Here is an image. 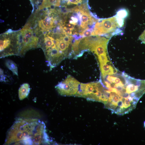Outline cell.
Instances as JSON below:
<instances>
[{
	"instance_id": "12",
	"label": "cell",
	"mask_w": 145,
	"mask_h": 145,
	"mask_svg": "<svg viewBox=\"0 0 145 145\" xmlns=\"http://www.w3.org/2000/svg\"><path fill=\"white\" fill-rule=\"evenodd\" d=\"M107 55L102 54L98 56L100 64L106 63L109 61L108 60Z\"/></svg>"
},
{
	"instance_id": "17",
	"label": "cell",
	"mask_w": 145,
	"mask_h": 145,
	"mask_svg": "<svg viewBox=\"0 0 145 145\" xmlns=\"http://www.w3.org/2000/svg\"><path fill=\"white\" fill-rule=\"evenodd\" d=\"M57 0H48V2L50 5L54 4L56 3Z\"/></svg>"
},
{
	"instance_id": "15",
	"label": "cell",
	"mask_w": 145,
	"mask_h": 145,
	"mask_svg": "<svg viewBox=\"0 0 145 145\" xmlns=\"http://www.w3.org/2000/svg\"><path fill=\"white\" fill-rule=\"evenodd\" d=\"M72 31V30L71 28L66 27H64V32L66 34H71Z\"/></svg>"
},
{
	"instance_id": "1",
	"label": "cell",
	"mask_w": 145,
	"mask_h": 145,
	"mask_svg": "<svg viewBox=\"0 0 145 145\" xmlns=\"http://www.w3.org/2000/svg\"><path fill=\"white\" fill-rule=\"evenodd\" d=\"M105 79L101 80L107 98L105 108L112 113L123 115L136 108L139 100L144 94V86L141 80L123 72L119 83L113 81L112 75H106Z\"/></svg>"
},
{
	"instance_id": "4",
	"label": "cell",
	"mask_w": 145,
	"mask_h": 145,
	"mask_svg": "<svg viewBox=\"0 0 145 145\" xmlns=\"http://www.w3.org/2000/svg\"><path fill=\"white\" fill-rule=\"evenodd\" d=\"M80 83L73 77L69 75L66 79L58 84L55 88L58 92L63 96H75Z\"/></svg>"
},
{
	"instance_id": "6",
	"label": "cell",
	"mask_w": 145,
	"mask_h": 145,
	"mask_svg": "<svg viewBox=\"0 0 145 145\" xmlns=\"http://www.w3.org/2000/svg\"><path fill=\"white\" fill-rule=\"evenodd\" d=\"M80 12L81 13V27L84 28L88 25L89 22L92 20V19L90 14L82 10Z\"/></svg>"
},
{
	"instance_id": "14",
	"label": "cell",
	"mask_w": 145,
	"mask_h": 145,
	"mask_svg": "<svg viewBox=\"0 0 145 145\" xmlns=\"http://www.w3.org/2000/svg\"><path fill=\"white\" fill-rule=\"evenodd\" d=\"M139 39L142 42L145 44V30L140 36Z\"/></svg>"
},
{
	"instance_id": "7",
	"label": "cell",
	"mask_w": 145,
	"mask_h": 145,
	"mask_svg": "<svg viewBox=\"0 0 145 145\" xmlns=\"http://www.w3.org/2000/svg\"><path fill=\"white\" fill-rule=\"evenodd\" d=\"M5 65L12 72L14 75L18 76V68L15 63L11 60H7L6 61Z\"/></svg>"
},
{
	"instance_id": "2",
	"label": "cell",
	"mask_w": 145,
	"mask_h": 145,
	"mask_svg": "<svg viewBox=\"0 0 145 145\" xmlns=\"http://www.w3.org/2000/svg\"><path fill=\"white\" fill-rule=\"evenodd\" d=\"M44 123L37 119H19L8 132L7 144L39 145L50 143Z\"/></svg>"
},
{
	"instance_id": "3",
	"label": "cell",
	"mask_w": 145,
	"mask_h": 145,
	"mask_svg": "<svg viewBox=\"0 0 145 145\" xmlns=\"http://www.w3.org/2000/svg\"><path fill=\"white\" fill-rule=\"evenodd\" d=\"M124 19L117 14L115 16L97 22L93 32V36L105 35L109 38L120 33L122 31L120 28L124 25Z\"/></svg>"
},
{
	"instance_id": "8",
	"label": "cell",
	"mask_w": 145,
	"mask_h": 145,
	"mask_svg": "<svg viewBox=\"0 0 145 145\" xmlns=\"http://www.w3.org/2000/svg\"><path fill=\"white\" fill-rule=\"evenodd\" d=\"M111 65L112 63L109 61L106 63L100 64V70L102 75H107L109 71L113 67Z\"/></svg>"
},
{
	"instance_id": "13",
	"label": "cell",
	"mask_w": 145,
	"mask_h": 145,
	"mask_svg": "<svg viewBox=\"0 0 145 145\" xmlns=\"http://www.w3.org/2000/svg\"><path fill=\"white\" fill-rule=\"evenodd\" d=\"M93 32L90 30L85 31L81 33L80 35L83 37H89L93 36Z\"/></svg>"
},
{
	"instance_id": "5",
	"label": "cell",
	"mask_w": 145,
	"mask_h": 145,
	"mask_svg": "<svg viewBox=\"0 0 145 145\" xmlns=\"http://www.w3.org/2000/svg\"><path fill=\"white\" fill-rule=\"evenodd\" d=\"M30 90V85L27 83L22 84L19 90V97L21 100H22L27 97Z\"/></svg>"
},
{
	"instance_id": "10",
	"label": "cell",
	"mask_w": 145,
	"mask_h": 145,
	"mask_svg": "<svg viewBox=\"0 0 145 145\" xmlns=\"http://www.w3.org/2000/svg\"><path fill=\"white\" fill-rule=\"evenodd\" d=\"M41 21L44 30L45 29H50L53 27V23L51 18L46 17Z\"/></svg>"
},
{
	"instance_id": "11",
	"label": "cell",
	"mask_w": 145,
	"mask_h": 145,
	"mask_svg": "<svg viewBox=\"0 0 145 145\" xmlns=\"http://www.w3.org/2000/svg\"><path fill=\"white\" fill-rule=\"evenodd\" d=\"M55 40L53 38L49 36L45 38V44L46 50H47L52 47L55 44L54 42Z\"/></svg>"
},
{
	"instance_id": "9",
	"label": "cell",
	"mask_w": 145,
	"mask_h": 145,
	"mask_svg": "<svg viewBox=\"0 0 145 145\" xmlns=\"http://www.w3.org/2000/svg\"><path fill=\"white\" fill-rule=\"evenodd\" d=\"M22 35L32 40L38 39V38L34 36L33 34L31 29L26 27L23 29L22 31Z\"/></svg>"
},
{
	"instance_id": "16",
	"label": "cell",
	"mask_w": 145,
	"mask_h": 145,
	"mask_svg": "<svg viewBox=\"0 0 145 145\" xmlns=\"http://www.w3.org/2000/svg\"><path fill=\"white\" fill-rule=\"evenodd\" d=\"M81 0H68V4H77L81 2Z\"/></svg>"
},
{
	"instance_id": "18",
	"label": "cell",
	"mask_w": 145,
	"mask_h": 145,
	"mask_svg": "<svg viewBox=\"0 0 145 145\" xmlns=\"http://www.w3.org/2000/svg\"><path fill=\"white\" fill-rule=\"evenodd\" d=\"M144 126L145 127V122L144 123Z\"/></svg>"
}]
</instances>
